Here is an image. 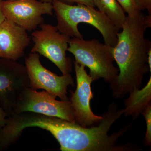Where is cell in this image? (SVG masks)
Instances as JSON below:
<instances>
[{"label": "cell", "instance_id": "cell-10", "mask_svg": "<svg viewBox=\"0 0 151 151\" xmlns=\"http://www.w3.org/2000/svg\"><path fill=\"white\" fill-rule=\"evenodd\" d=\"M30 40L25 29L6 19L0 23V58L17 61L23 56Z\"/></svg>", "mask_w": 151, "mask_h": 151}, {"label": "cell", "instance_id": "cell-19", "mask_svg": "<svg viewBox=\"0 0 151 151\" xmlns=\"http://www.w3.org/2000/svg\"><path fill=\"white\" fill-rule=\"evenodd\" d=\"M148 63L150 70L151 71V49L149 51L148 54Z\"/></svg>", "mask_w": 151, "mask_h": 151}, {"label": "cell", "instance_id": "cell-3", "mask_svg": "<svg viewBox=\"0 0 151 151\" xmlns=\"http://www.w3.org/2000/svg\"><path fill=\"white\" fill-rule=\"evenodd\" d=\"M67 51L74 55L76 62L89 68L93 81L102 78L112 84L119 75V68L114 65L113 47L95 39L88 40L72 37Z\"/></svg>", "mask_w": 151, "mask_h": 151}, {"label": "cell", "instance_id": "cell-16", "mask_svg": "<svg viewBox=\"0 0 151 151\" xmlns=\"http://www.w3.org/2000/svg\"><path fill=\"white\" fill-rule=\"evenodd\" d=\"M59 1L67 4L73 5L74 4L84 5L94 7L93 0H58Z\"/></svg>", "mask_w": 151, "mask_h": 151}, {"label": "cell", "instance_id": "cell-2", "mask_svg": "<svg viewBox=\"0 0 151 151\" xmlns=\"http://www.w3.org/2000/svg\"><path fill=\"white\" fill-rule=\"evenodd\" d=\"M59 32L70 37L83 38L78 29L81 23L88 24L97 29L102 34L105 44L114 47L118 40L119 30L105 14L94 7L77 4H67L58 0H52Z\"/></svg>", "mask_w": 151, "mask_h": 151}, {"label": "cell", "instance_id": "cell-8", "mask_svg": "<svg viewBox=\"0 0 151 151\" xmlns=\"http://www.w3.org/2000/svg\"><path fill=\"white\" fill-rule=\"evenodd\" d=\"M28 87L29 80L25 66L0 58V105L9 116L20 94Z\"/></svg>", "mask_w": 151, "mask_h": 151}, {"label": "cell", "instance_id": "cell-6", "mask_svg": "<svg viewBox=\"0 0 151 151\" xmlns=\"http://www.w3.org/2000/svg\"><path fill=\"white\" fill-rule=\"evenodd\" d=\"M29 80V87L37 90L42 89L62 101H68V87L74 86V80L70 73L57 75L44 67L40 60V55L31 53L25 60Z\"/></svg>", "mask_w": 151, "mask_h": 151}, {"label": "cell", "instance_id": "cell-11", "mask_svg": "<svg viewBox=\"0 0 151 151\" xmlns=\"http://www.w3.org/2000/svg\"><path fill=\"white\" fill-rule=\"evenodd\" d=\"M124 101V114L136 120L145 108L151 103V76L147 83L142 89H135L130 92Z\"/></svg>", "mask_w": 151, "mask_h": 151}, {"label": "cell", "instance_id": "cell-15", "mask_svg": "<svg viewBox=\"0 0 151 151\" xmlns=\"http://www.w3.org/2000/svg\"><path fill=\"white\" fill-rule=\"evenodd\" d=\"M135 5L139 11L147 10L149 15H151V0H134Z\"/></svg>", "mask_w": 151, "mask_h": 151}, {"label": "cell", "instance_id": "cell-17", "mask_svg": "<svg viewBox=\"0 0 151 151\" xmlns=\"http://www.w3.org/2000/svg\"><path fill=\"white\" fill-rule=\"evenodd\" d=\"M8 114L0 106V127H4L5 124L6 117H8Z\"/></svg>", "mask_w": 151, "mask_h": 151}, {"label": "cell", "instance_id": "cell-4", "mask_svg": "<svg viewBox=\"0 0 151 151\" xmlns=\"http://www.w3.org/2000/svg\"><path fill=\"white\" fill-rule=\"evenodd\" d=\"M40 27V29L32 33L34 45L31 52H36L50 60L59 68L62 75L70 73L72 63L66 52L70 37L49 24L43 23Z\"/></svg>", "mask_w": 151, "mask_h": 151}, {"label": "cell", "instance_id": "cell-21", "mask_svg": "<svg viewBox=\"0 0 151 151\" xmlns=\"http://www.w3.org/2000/svg\"><path fill=\"white\" fill-rule=\"evenodd\" d=\"M1 128V127H0V128Z\"/></svg>", "mask_w": 151, "mask_h": 151}, {"label": "cell", "instance_id": "cell-12", "mask_svg": "<svg viewBox=\"0 0 151 151\" xmlns=\"http://www.w3.org/2000/svg\"><path fill=\"white\" fill-rule=\"evenodd\" d=\"M94 6L105 14L119 30L126 20L127 16L117 0H93Z\"/></svg>", "mask_w": 151, "mask_h": 151}, {"label": "cell", "instance_id": "cell-5", "mask_svg": "<svg viewBox=\"0 0 151 151\" xmlns=\"http://www.w3.org/2000/svg\"><path fill=\"white\" fill-rule=\"evenodd\" d=\"M56 97L45 90L38 92L28 87L20 94L12 113L33 112L76 122L70 101H58Z\"/></svg>", "mask_w": 151, "mask_h": 151}, {"label": "cell", "instance_id": "cell-13", "mask_svg": "<svg viewBox=\"0 0 151 151\" xmlns=\"http://www.w3.org/2000/svg\"><path fill=\"white\" fill-rule=\"evenodd\" d=\"M145 117L146 124V132L144 142L146 146L151 145V103L149 104L142 113Z\"/></svg>", "mask_w": 151, "mask_h": 151}, {"label": "cell", "instance_id": "cell-1", "mask_svg": "<svg viewBox=\"0 0 151 151\" xmlns=\"http://www.w3.org/2000/svg\"><path fill=\"white\" fill-rule=\"evenodd\" d=\"M151 27V15H145L139 11L134 15L127 16L122 31L117 33L113 55L119 73L110 84L113 97L116 99L140 89L144 76L151 72L148 63L151 42L145 37L146 30Z\"/></svg>", "mask_w": 151, "mask_h": 151}, {"label": "cell", "instance_id": "cell-20", "mask_svg": "<svg viewBox=\"0 0 151 151\" xmlns=\"http://www.w3.org/2000/svg\"><path fill=\"white\" fill-rule=\"evenodd\" d=\"M0 1H4V0H0ZM40 1L43 2H47L52 3V0H40Z\"/></svg>", "mask_w": 151, "mask_h": 151}, {"label": "cell", "instance_id": "cell-14", "mask_svg": "<svg viewBox=\"0 0 151 151\" xmlns=\"http://www.w3.org/2000/svg\"><path fill=\"white\" fill-rule=\"evenodd\" d=\"M127 15H134L139 11L135 5L134 0H117Z\"/></svg>", "mask_w": 151, "mask_h": 151}, {"label": "cell", "instance_id": "cell-18", "mask_svg": "<svg viewBox=\"0 0 151 151\" xmlns=\"http://www.w3.org/2000/svg\"><path fill=\"white\" fill-rule=\"evenodd\" d=\"M3 13L2 10L1 6V1H0V23L4 22L6 19Z\"/></svg>", "mask_w": 151, "mask_h": 151}, {"label": "cell", "instance_id": "cell-7", "mask_svg": "<svg viewBox=\"0 0 151 151\" xmlns=\"http://www.w3.org/2000/svg\"><path fill=\"white\" fill-rule=\"evenodd\" d=\"M1 6L6 19L27 31L32 32L43 23L42 15H53L52 3L37 0H4Z\"/></svg>", "mask_w": 151, "mask_h": 151}, {"label": "cell", "instance_id": "cell-9", "mask_svg": "<svg viewBox=\"0 0 151 151\" xmlns=\"http://www.w3.org/2000/svg\"><path fill=\"white\" fill-rule=\"evenodd\" d=\"M76 88L71 93L69 101L74 111L76 122L83 127H89L99 124L103 116L95 115L90 107V101L94 97L91 85L93 80L86 72L84 65L73 62Z\"/></svg>", "mask_w": 151, "mask_h": 151}]
</instances>
